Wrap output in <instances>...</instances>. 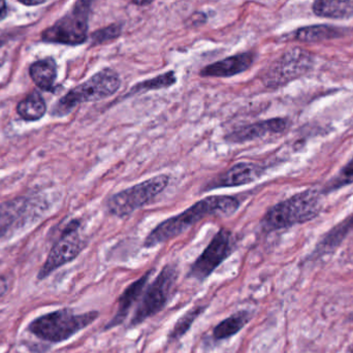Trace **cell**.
<instances>
[{"label": "cell", "mask_w": 353, "mask_h": 353, "mask_svg": "<svg viewBox=\"0 0 353 353\" xmlns=\"http://www.w3.org/2000/svg\"><path fill=\"white\" fill-rule=\"evenodd\" d=\"M241 203L232 195H210L185 210L182 213L168 218L159 223L144 242L145 248H153L180 236L194 224L207 217H228L236 213Z\"/></svg>", "instance_id": "6da1fadb"}, {"label": "cell", "mask_w": 353, "mask_h": 353, "mask_svg": "<svg viewBox=\"0 0 353 353\" xmlns=\"http://www.w3.org/2000/svg\"><path fill=\"white\" fill-rule=\"evenodd\" d=\"M321 209L323 193L308 189L276 203L268 210L261 220V228L265 232H271L306 223L316 218Z\"/></svg>", "instance_id": "7a4b0ae2"}, {"label": "cell", "mask_w": 353, "mask_h": 353, "mask_svg": "<svg viewBox=\"0 0 353 353\" xmlns=\"http://www.w3.org/2000/svg\"><path fill=\"white\" fill-rule=\"evenodd\" d=\"M120 86L121 80L115 70H101L61 97L52 110V115L64 117L82 103L109 99L119 90Z\"/></svg>", "instance_id": "3957f363"}, {"label": "cell", "mask_w": 353, "mask_h": 353, "mask_svg": "<svg viewBox=\"0 0 353 353\" xmlns=\"http://www.w3.org/2000/svg\"><path fill=\"white\" fill-rule=\"evenodd\" d=\"M97 317V311L76 314L70 309H62L34 319L29 325L28 329L39 339L52 343H59L70 339L94 323Z\"/></svg>", "instance_id": "277c9868"}, {"label": "cell", "mask_w": 353, "mask_h": 353, "mask_svg": "<svg viewBox=\"0 0 353 353\" xmlns=\"http://www.w3.org/2000/svg\"><path fill=\"white\" fill-rule=\"evenodd\" d=\"M170 176L159 175L128 187L110 197L107 209L111 215L124 218L150 205L169 186Z\"/></svg>", "instance_id": "5b68a950"}, {"label": "cell", "mask_w": 353, "mask_h": 353, "mask_svg": "<svg viewBox=\"0 0 353 353\" xmlns=\"http://www.w3.org/2000/svg\"><path fill=\"white\" fill-rule=\"evenodd\" d=\"M94 1L77 0L70 12L43 31V41L68 46L85 43L88 35L89 16Z\"/></svg>", "instance_id": "8992f818"}, {"label": "cell", "mask_w": 353, "mask_h": 353, "mask_svg": "<svg viewBox=\"0 0 353 353\" xmlns=\"http://www.w3.org/2000/svg\"><path fill=\"white\" fill-rule=\"evenodd\" d=\"M178 279L175 265H167L149 285L130 321V327H137L161 312L169 302Z\"/></svg>", "instance_id": "52a82bcc"}, {"label": "cell", "mask_w": 353, "mask_h": 353, "mask_svg": "<svg viewBox=\"0 0 353 353\" xmlns=\"http://www.w3.org/2000/svg\"><path fill=\"white\" fill-rule=\"evenodd\" d=\"M313 65L309 52L294 48L273 62L263 72L261 80L268 88H279L306 74Z\"/></svg>", "instance_id": "ba28073f"}, {"label": "cell", "mask_w": 353, "mask_h": 353, "mask_svg": "<svg viewBox=\"0 0 353 353\" xmlns=\"http://www.w3.org/2000/svg\"><path fill=\"white\" fill-rule=\"evenodd\" d=\"M234 249V239L232 232L226 228H220L205 250L191 265L189 277L199 282L205 281L232 255Z\"/></svg>", "instance_id": "9c48e42d"}, {"label": "cell", "mask_w": 353, "mask_h": 353, "mask_svg": "<svg viewBox=\"0 0 353 353\" xmlns=\"http://www.w3.org/2000/svg\"><path fill=\"white\" fill-rule=\"evenodd\" d=\"M79 230L80 222L77 220H74L66 226L59 240L50 251L47 261L39 271V279H45L55 270L74 261L82 252L86 243L81 236Z\"/></svg>", "instance_id": "30bf717a"}, {"label": "cell", "mask_w": 353, "mask_h": 353, "mask_svg": "<svg viewBox=\"0 0 353 353\" xmlns=\"http://www.w3.org/2000/svg\"><path fill=\"white\" fill-rule=\"evenodd\" d=\"M290 126V121L288 118H272L236 128L225 137V141L232 144H242L265 138L270 134H283Z\"/></svg>", "instance_id": "8fae6325"}, {"label": "cell", "mask_w": 353, "mask_h": 353, "mask_svg": "<svg viewBox=\"0 0 353 353\" xmlns=\"http://www.w3.org/2000/svg\"><path fill=\"white\" fill-rule=\"evenodd\" d=\"M265 168L259 163L242 161V163H236L228 171L216 176L212 182H210L209 185H207V190L230 188V187L250 184L261 178V176L265 174Z\"/></svg>", "instance_id": "7c38bea8"}, {"label": "cell", "mask_w": 353, "mask_h": 353, "mask_svg": "<svg viewBox=\"0 0 353 353\" xmlns=\"http://www.w3.org/2000/svg\"><path fill=\"white\" fill-rule=\"evenodd\" d=\"M254 58V54L251 52L236 54L205 66L201 70V76L210 78H230L236 76L246 72L252 65Z\"/></svg>", "instance_id": "4fadbf2b"}, {"label": "cell", "mask_w": 353, "mask_h": 353, "mask_svg": "<svg viewBox=\"0 0 353 353\" xmlns=\"http://www.w3.org/2000/svg\"><path fill=\"white\" fill-rule=\"evenodd\" d=\"M152 271L147 272L145 275H143L140 279L134 281V283L130 284L123 294L120 296L119 301H118V308L116 310L115 315L113 319L108 323L105 329L111 330L113 327H118L124 323L130 309L134 306V303L139 300L142 292H144L146 284L148 283L149 278H150Z\"/></svg>", "instance_id": "5bb4252c"}, {"label": "cell", "mask_w": 353, "mask_h": 353, "mask_svg": "<svg viewBox=\"0 0 353 353\" xmlns=\"http://www.w3.org/2000/svg\"><path fill=\"white\" fill-rule=\"evenodd\" d=\"M31 79L39 89L52 91L57 78V66L52 58L39 60L30 66L29 70Z\"/></svg>", "instance_id": "9a60e30c"}, {"label": "cell", "mask_w": 353, "mask_h": 353, "mask_svg": "<svg viewBox=\"0 0 353 353\" xmlns=\"http://www.w3.org/2000/svg\"><path fill=\"white\" fill-rule=\"evenodd\" d=\"M251 319V313L249 311H240L230 315L228 319H223L214 327L212 337L215 341H222L228 339L232 336L240 333Z\"/></svg>", "instance_id": "2e32d148"}, {"label": "cell", "mask_w": 353, "mask_h": 353, "mask_svg": "<svg viewBox=\"0 0 353 353\" xmlns=\"http://www.w3.org/2000/svg\"><path fill=\"white\" fill-rule=\"evenodd\" d=\"M313 12L325 18H350L353 16V0H315Z\"/></svg>", "instance_id": "e0dca14e"}, {"label": "cell", "mask_w": 353, "mask_h": 353, "mask_svg": "<svg viewBox=\"0 0 353 353\" xmlns=\"http://www.w3.org/2000/svg\"><path fill=\"white\" fill-rule=\"evenodd\" d=\"M17 112L26 121H37L43 117L47 112L45 99L37 91L25 97L17 107Z\"/></svg>", "instance_id": "ac0fdd59"}, {"label": "cell", "mask_w": 353, "mask_h": 353, "mask_svg": "<svg viewBox=\"0 0 353 353\" xmlns=\"http://www.w3.org/2000/svg\"><path fill=\"white\" fill-rule=\"evenodd\" d=\"M342 33H343V30L337 27L316 25V26L303 27V28L299 29L294 37L300 41L315 43V41L337 39V37H341Z\"/></svg>", "instance_id": "d6986e66"}, {"label": "cell", "mask_w": 353, "mask_h": 353, "mask_svg": "<svg viewBox=\"0 0 353 353\" xmlns=\"http://www.w3.org/2000/svg\"><path fill=\"white\" fill-rule=\"evenodd\" d=\"M176 82V78L175 72H165V74H159V76L155 77V78L149 79V80L143 81V82L134 85V86L130 89V92H128V97L139 94V93H145L147 92V91L161 90V89L170 88V87L175 85Z\"/></svg>", "instance_id": "ffe728a7"}, {"label": "cell", "mask_w": 353, "mask_h": 353, "mask_svg": "<svg viewBox=\"0 0 353 353\" xmlns=\"http://www.w3.org/2000/svg\"><path fill=\"white\" fill-rule=\"evenodd\" d=\"M25 207L24 199H14L0 205V238L14 224Z\"/></svg>", "instance_id": "44dd1931"}, {"label": "cell", "mask_w": 353, "mask_h": 353, "mask_svg": "<svg viewBox=\"0 0 353 353\" xmlns=\"http://www.w3.org/2000/svg\"><path fill=\"white\" fill-rule=\"evenodd\" d=\"M205 310V307L199 306L185 313V314L176 321V325H174L173 330H172L169 335V341L174 342L180 340L181 338L190 330L194 321L203 314Z\"/></svg>", "instance_id": "7402d4cb"}, {"label": "cell", "mask_w": 353, "mask_h": 353, "mask_svg": "<svg viewBox=\"0 0 353 353\" xmlns=\"http://www.w3.org/2000/svg\"><path fill=\"white\" fill-rule=\"evenodd\" d=\"M353 183V157L348 161L347 165L342 168L340 173L338 174L329 184L327 185L325 192L337 190L343 186L352 184Z\"/></svg>", "instance_id": "603a6c76"}, {"label": "cell", "mask_w": 353, "mask_h": 353, "mask_svg": "<svg viewBox=\"0 0 353 353\" xmlns=\"http://www.w3.org/2000/svg\"><path fill=\"white\" fill-rule=\"evenodd\" d=\"M121 34V26L120 25H111L105 28L97 30L92 34L93 45L105 43V41H113Z\"/></svg>", "instance_id": "cb8c5ba5"}, {"label": "cell", "mask_w": 353, "mask_h": 353, "mask_svg": "<svg viewBox=\"0 0 353 353\" xmlns=\"http://www.w3.org/2000/svg\"><path fill=\"white\" fill-rule=\"evenodd\" d=\"M21 3L25 4V6H39V4L43 3V2L48 1V0H19Z\"/></svg>", "instance_id": "d4e9b609"}, {"label": "cell", "mask_w": 353, "mask_h": 353, "mask_svg": "<svg viewBox=\"0 0 353 353\" xmlns=\"http://www.w3.org/2000/svg\"><path fill=\"white\" fill-rule=\"evenodd\" d=\"M6 12H8V6H6V0H0V20L6 16Z\"/></svg>", "instance_id": "484cf974"}, {"label": "cell", "mask_w": 353, "mask_h": 353, "mask_svg": "<svg viewBox=\"0 0 353 353\" xmlns=\"http://www.w3.org/2000/svg\"><path fill=\"white\" fill-rule=\"evenodd\" d=\"M6 290H8V285H6V280L3 278H0V296L6 294Z\"/></svg>", "instance_id": "4316f807"}, {"label": "cell", "mask_w": 353, "mask_h": 353, "mask_svg": "<svg viewBox=\"0 0 353 353\" xmlns=\"http://www.w3.org/2000/svg\"><path fill=\"white\" fill-rule=\"evenodd\" d=\"M154 1V0H132L134 4L137 6H148L151 2Z\"/></svg>", "instance_id": "83f0119b"}, {"label": "cell", "mask_w": 353, "mask_h": 353, "mask_svg": "<svg viewBox=\"0 0 353 353\" xmlns=\"http://www.w3.org/2000/svg\"><path fill=\"white\" fill-rule=\"evenodd\" d=\"M350 221L353 222V216H352V219H350Z\"/></svg>", "instance_id": "f1b7e54d"}, {"label": "cell", "mask_w": 353, "mask_h": 353, "mask_svg": "<svg viewBox=\"0 0 353 353\" xmlns=\"http://www.w3.org/2000/svg\"><path fill=\"white\" fill-rule=\"evenodd\" d=\"M352 321H353V313H352Z\"/></svg>", "instance_id": "f546056e"}]
</instances>
